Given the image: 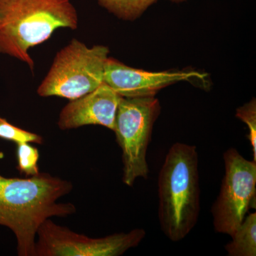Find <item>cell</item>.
Returning a JSON list of instances; mask_svg holds the SVG:
<instances>
[{"instance_id":"1","label":"cell","mask_w":256,"mask_h":256,"mask_svg":"<svg viewBox=\"0 0 256 256\" xmlns=\"http://www.w3.org/2000/svg\"><path fill=\"white\" fill-rule=\"evenodd\" d=\"M72 188L68 180L48 173L26 178L0 174V225L14 234L18 256H35L37 232L45 220L76 212L73 204L57 202Z\"/></svg>"},{"instance_id":"2","label":"cell","mask_w":256,"mask_h":256,"mask_svg":"<svg viewBox=\"0 0 256 256\" xmlns=\"http://www.w3.org/2000/svg\"><path fill=\"white\" fill-rule=\"evenodd\" d=\"M78 15L70 0H0V54L26 64L28 50L46 42L56 30L78 28Z\"/></svg>"},{"instance_id":"3","label":"cell","mask_w":256,"mask_h":256,"mask_svg":"<svg viewBox=\"0 0 256 256\" xmlns=\"http://www.w3.org/2000/svg\"><path fill=\"white\" fill-rule=\"evenodd\" d=\"M159 220L164 235L182 240L198 220L200 174L196 146L175 143L170 148L158 178Z\"/></svg>"},{"instance_id":"4","label":"cell","mask_w":256,"mask_h":256,"mask_svg":"<svg viewBox=\"0 0 256 256\" xmlns=\"http://www.w3.org/2000/svg\"><path fill=\"white\" fill-rule=\"evenodd\" d=\"M108 54L107 46L88 47L74 38L55 56L37 94L72 100L92 92L104 82Z\"/></svg>"},{"instance_id":"5","label":"cell","mask_w":256,"mask_h":256,"mask_svg":"<svg viewBox=\"0 0 256 256\" xmlns=\"http://www.w3.org/2000/svg\"><path fill=\"white\" fill-rule=\"evenodd\" d=\"M160 112L154 96L120 99L112 131L122 150V182L127 186H133L138 178H148L146 151Z\"/></svg>"},{"instance_id":"6","label":"cell","mask_w":256,"mask_h":256,"mask_svg":"<svg viewBox=\"0 0 256 256\" xmlns=\"http://www.w3.org/2000/svg\"><path fill=\"white\" fill-rule=\"evenodd\" d=\"M224 160L225 173L212 214L215 232L232 236L249 210L256 208V162L234 148L224 152Z\"/></svg>"},{"instance_id":"7","label":"cell","mask_w":256,"mask_h":256,"mask_svg":"<svg viewBox=\"0 0 256 256\" xmlns=\"http://www.w3.org/2000/svg\"><path fill=\"white\" fill-rule=\"evenodd\" d=\"M144 229L90 238L60 226L50 218L37 232L35 256H118L138 246L146 237Z\"/></svg>"},{"instance_id":"8","label":"cell","mask_w":256,"mask_h":256,"mask_svg":"<svg viewBox=\"0 0 256 256\" xmlns=\"http://www.w3.org/2000/svg\"><path fill=\"white\" fill-rule=\"evenodd\" d=\"M206 76L195 70L146 72L128 66L108 57L106 64L104 82L121 97H152L172 84L193 78L203 79Z\"/></svg>"},{"instance_id":"9","label":"cell","mask_w":256,"mask_h":256,"mask_svg":"<svg viewBox=\"0 0 256 256\" xmlns=\"http://www.w3.org/2000/svg\"><path fill=\"white\" fill-rule=\"evenodd\" d=\"M120 98L104 82L92 92L70 100L60 111L58 128L66 130L94 124L114 130Z\"/></svg>"},{"instance_id":"10","label":"cell","mask_w":256,"mask_h":256,"mask_svg":"<svg viewBox=\"0 0 256 256\" xmlns=\"http://www.w3.org/2000/svg\"><path fill=\"white\" fill-rule=\"evenodd\" d=\"M225 246L230 256H256V213L245 217Z\"/></svg>"},{"instance_id":"11","label":"cell","mask_w":256,"mask_h":256,"mask_svg":"<svg viewBox=\"0 0 256 256\" xmlns=\"http://www.w3.org/2000/svg\"><path fill=\"white\" fill-rule=\"evenodd\" d=\"M104 9L120 20L133 21L139 18L158 0H96Z\"/></svg>"},{"instance_id":"12","label":"cell","mask_w":256,"mask_h":256,"mask_svg":"<svg viewBox=\"0 0 256 256\" xmlns=\"http://www.w3.org/2000/svg\"><path fill=\"white\" fill-rule=\"evenodd\" d=\"M16 146V159L18 170L21 174L26 176H34L40 172L38 161L40 152L36 146H32L30 142L18 143Z\"/></svg>"},{"instance_id":"13","label":"cell","mask_w":256,"mask_h":256,"mask_svg":"<svg viewBox=\"0 0 256 256\" xmlns=\"http://www.w3.org/2000/svg\"><path fill=\"white\" fill-rule=\"evenodd\" d=\"M0 138L16 144L30 142L41 144L44 142L42 136L16 127L2 117H0Z\"/></svg>"},{"instance_id":"14","label":"cell","mask_w":256,"mask_h":256,"mask_svg":"<svg viewBox=\"0 0 256 256\" xmlns=\"http://www.w3.org/2000/svg\"><path fill=\"white\" fill-rule=\"evenodd\" d=\"M236 117L245 122L249 129L248 139L252 146L254 161L256 162V101L252 99L250 102L238 108Z\"/></svg>"},{"instance_id":"15","label":"cell","mask_w":256,"mask_h":256,"mask_svg":"<svg viewBox=\"0 0 256 256\" xmlns=\"http://www.w3.org/2000/svg\"><path fill=\"white\" fill-rule=\"evenodd\" d=\"M170 1L174 2H181L186 1V0H170Z\"/></svg>"}]
</instances>
